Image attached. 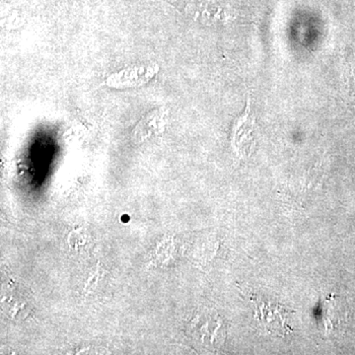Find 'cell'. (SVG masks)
Here are the masks:
<instances>
[{
	"instance_id": "6da1fadb",
	"label": "cell",
	"mask_w": 355,
	"mask_h": 355,
	"mask_svg": "<svg viewBox=\"0 0 355 355\" xmlns=\"http://www.w3.org/2000/svg\"><path fill=\"white\" fill-rule=\"evenodd\" d=\"M190 334L195 342L205 347H217L224 338V329L220 319L211 313H198L191 320L189 327Z\"/></svg>"
}]
</instances>
